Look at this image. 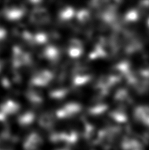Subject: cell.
Returning <instances> with one entry per match:
<instances>
[{
  "mask_svg": "<svg viewBox=\"0 0 149 150\" xmlns=\"http://www.w3.org/2000/svg\"><path fill=\"white\" fill-rule=\"evenodd\" d=\"M30 20L33 23L38 25L46 24L49 21V15L45 8L38 7L32 12Z\"/></svg>",
  "mask_w": 149,
  "mask_h": 150,
  "instance_id": "cell-3",
  "label": "cell"
},
{
  "mask_svg": "<svg viewBox=\"0 0 149 150\" xmlns=\"http://www.w3.org/2000/svg\"><path fill=\"white\" fill-rule=\"evenodd\" d=\"M25 13L24 8L21 7H17L15 5L8 7L4 11V15L9 20L18 19L22 17Z\"/></svg>",
  "mask_w": 149,
  "mask_h": 150,
  "instance_id": "cell-6",
  "label": "cell"
},
{
  "mask_svg": "<svg viewBox=\"0 0 149 150\" xmlns=\"http://www.w3.org/2000/svg\"><path fill=\"white\" fill-rule=\"evenodd\" d=\"M74 15V10L72 7H65L61 11L59 17L61 18V20H68L72 17Z\"/></svg>",
  "mask_w": 149,
  "mask_h": 150,
  "instance_id": "cell-13",
  "label": "cell"
},
{
  "mask_svg": "<svg viewBox=\"0 0 149 150\" xmlns=\"http://www.w3.org/2000/svg\"><path fill=\"white\" fill-rule=\"evenodd\" d=\"M26 97L32 103H40L43 101V96L41 92H38L36 90H30L28 91L26 93Z\"/></svg>",
  "mask_w": 149,
  "mask_h": 150,
  "instance_id": "cell-9",
  "label": "cell"
},
{
  "mask_svg": "<svg viewBox=\"0 0 149 150\" xmlns=\"http://www.w3.org/2000/svg\"><path fill=\"white\" fill-rule=\"evenodd\" d=\"M30 61V56L19 47H16L13 51V63L15 67L27 65Z\"/></svg>",
  "mask_w": 149,
  "mask_h": 150,
  "instance_id": "cell-2",
  "label": "cell"
},
{
  "mask_svg": "<svg viewBox=\"0 0 149 150\" xmlns=\"http://www.w3.org/2000/svg\"><path fill=\"white\" fill-rule=\"evenodd\" d=\"M53 74L50 71L47 70L40 71L33 76L32 79V84L36 86H46L49 84L52 80Z\"/></svg>",
  "mask_w": 149,
  "mask_h": 150,
  "instance_id": "cell-5",
  "label": "cell"
},
{
  "mask_svg": "<svg viewBox=\"0 0 149 150\" xmlns=\"http://www.w3.org/2000/svg\"><path fill=\"white\" fill-rule=\"evenodd\" d=\"M1 65H2V63L1 62V61H0V70H1Z\"/></svg>",
  "mask_w": 149,
  "mask_h": 150,
  "instance_id": "cell-16",
  "label": "cell"
},
{
  "mask_svg": "<svg viewBox=\"0 0 149 150\" xmlns=\"http://www.w3.org/2000/svg\"><path fill=\"white\" fill-rule=\"evenodd\" d=\"M45 57L48 60L54 61H57L60 56V52L55 47H48L45 50Z\"/></svg>",
  "mask_w": 149,
  "mask_h": 150,
  "instance_id": "cell-11",
  "label": "cell"
},
{
  "mask_svg": "<svg viewBox=\"0 0 149 150\" xmlns=\"http://www.w3.org/2000/svg\"><path fill=\"white\" fill-rule=\"evenodd\" d=\"M80 110V106L76 103H67L61 108L57 112V115L59 118H68L74 116Z\"/></svg>",
  "mask_w": 149,
  "mask_h": 150,
  "instance_id": "cell-4",
  "label": "cell"
},
{
  "mask_svg": "<svg viewBox=\"0 0 149 150\" xmlns=\"http://www.w3.org/2000/svg\"><path fill=\"white\" fill-rule=\"evenodd\" d=\"M43 144V140L38 134L33 132L26 138L23 143L25 150H38Z\"/></svg>",
  "mask_w": 149,
  "mask_h": 150,
  "instance_id": "cell-1",
  "label": "cell"
},
{
  "mask_svg": "<svg viewBox=\"0 0 149 150\" xmlns=\"http://www.w3.org/2000/svg\"><path fill=\"white\" fill-rule=\"evenodd\" d=\"M88 15H89V13H87L86 11L82 10V11H79V14H78L79 20L81 21H86V18L88 17Z\"/></svg>",
  "mask_w": 149,
  "mask_h": 150,
  "instance_id": "cell-14",
  "label": "cell"
},
{
  "mask_svg": "<svg viewBox=\"0 0 149 150\" xmlns=\"http://www.w3.org/2000/svg\"><path fill=\"white\" fill-rule=\"evenodd\" d=\"M5 35V31L3 28H0V41L4 38V36Z\"/></svg>",
  "mask_w": 149,
  "mask_h": 150,
  "instance_id": "cell-15",
  "label": "cell"
},
{
  "mask_svg": "<svg viewBox=\"0 0 149 150\" xmlns=\"http://www.w3.org/2000/svg\"><path fill=\"white\" fill-rule=\"evenodd\" d=\"M68 52L72 57H79L83 52V46L81 42L76 39L72 40L68 45Z\"/></svg>",
  "mask_w": 149,
  "mask_h": 150,
  "instance_id": "cell-7",
  "label": "cell"
},
{
  "mask_svg": "<svg viewBox=\"0 0 149 150\" xmlns=\"http://www.w3.org/2000/svg\"><path fill=\"white\" fill-rule=\"evenodd\" d=\"M39 123L41 127L44 128H49L53 126L54 123V119L51 114L46 112L41 115L40 119L39 120Z\"/></svg>",
  "mask_w": 149,
  "mask_h": 150,
  "instance_id": "cell-10",
  "label": "cell"
},
{
  "mask_svg": "<svg viewBox=\"0 0 149 150\" xmlns=\"http://www.w3.org/2000/svg\"><path fill=\"white\" fill-rule=\"evenodd\" d=\"M19 109V105L13 100H9L4 102L1 105V111L4 114H14Z\"/></svg>",
  "mask_w": 149,
  "mask_h": 150,
  "instance_id": "cell-8",
  "label": "cell"
},
{
  "mask_svg": "<svg viewBox=\"0 0 149 150\" xmlns=\"http://www.w3.org/2000/svg\"><path fill=\"white\" fill-rule=\"evenodd\" d=\"M34 120V115L32 112H27L18 118V122L22 126L28 125L32 123Z\"/></svg>",
  "mask_w": 149,
  "mask_h": 150,
  "instance_id": "cell-12",
  "label": "cell"
}]
</instances>
